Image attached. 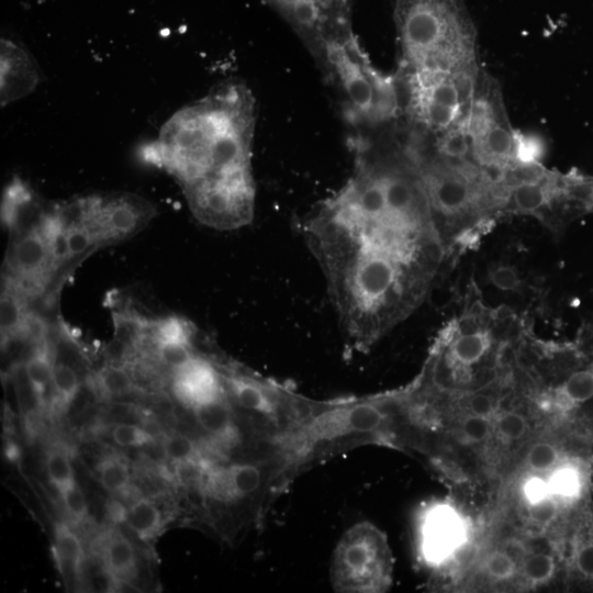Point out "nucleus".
<instances>
[{"label":"nucleus","mask_w":593,"mask_h":593,"mask_svg":"<svg viewBox=\"0 0 593 593\" xmlns=\"http://www.w3.org/2000/svg\"><path fill=\"white\" fill-rule=\"evenodd\" d=\"M163 450L165 456L171 460L175 466L187 462H198L205 469L202 444L184 434L171 433L165 436L163 440Z\"/></svg>","instance_id":"cd10ccee"},{"label":"nucleus","mask_w":593,"mask_h":593,"mask_svg":"<svg viewBox=\"0 0 593 593\" xmlns=\"http://www.w3.org/2000/svg\"><path fill=\"white\" fill-rule=\"evenodd\" d=\"M172 391L187 409L192 410L227 392L223 362L198 353L174 370Z\"/></svg>","instance_id":"dca6fc26"},{"label":"nucleus","mask_w":593,"mask_h":593,"mask_svg":"<svg viewBox=\"0 0 593 593\" xmlns=\"http://www.w3.org/2000/svg\"><path fill=\"white\" fill-rule=\"evenodd\" d=\"M155 208L133 193L89 195L72 200V220L83 222L98 246L114 244L138 233L154 217Z\"/></svg>","instance_id":"ddd939ff"},{"label":"nucleus","mask_w":593,"mask_h":593,"mask_svg":"<svg viewBox=\"0 0 593 593\" xmlns=\"http://www.w3.org/2000/svg\"><path fill=\"white\" fill-rule=\"evenodd\" d=\"M299 227L356 353L369 351L422 304L447 255L405 150L359 144L349 178Z\"/></svg>","instance_id":"f257e3e1"},{"label":"nucleus","mask_w":593,"mask_h":593,"mask_svg":"<svg viewBox=\"0 0 593 593\" xmlns=\"http://www.w3.org/2000/svg\"><path fill=\"white\" fill-rule=\"evenodd\" d=\"M320 47L353 119L366 125H381L399 116L398 76L383 74L373 66L348 21L329 32Z\"/></svg>","instance_id":"0eeeda50"},{"label":"nucleus","mask_w":593,"mask_h":593,"mask_svg":"<svg viewBox=\"0 0 593 593\" xmlns=\"http://www.w3.org/2000/svg\"><path fill=\"white\" fill-rule=\"evenodd\" d=\"M124 521L143 541L154 539L163 528V515L158 506L147 497L135 500L126 510Z\"/></svg>","instance_id":"4be33fe9"},{"label":"nucleus","mask_w":593,"mask_h":593,"mask_svg":"<svg viewBox=\"0 0 593 593\" xmlns=\"http://www.w3.org/2000/svg\"><path fill=\"white\" fill-rule=\"evenodd\" d=\"M198 329L189 320L170 315L152 320L148 337L156 345H193Z\"/></svg>","instance_id":"5701e85b"},{"label":"nucleus","mask_w":593,"mask_h":593,"mask_svg":"<svg viewBox=\"0 0 593 593\" xmlns=\"http://www.w3.org/2000/svg\"><path fill=\"white\" fill-rule=\"evenodd\" d=\"M517 131L510 121L500 83L481 69L466 118L471 159L494 176L515 166Z\"/></svg>","instance_id":"9b49d317"},{"label":"nucleus","mask_w":593,"mask_h":593,"mask_svg":"<svg viewBox=\"0 0 593 593\" xmlns=\"http://www.w3.org/2000/svg\"><path fill=\"white\" fill-rule=\"evenodd\" d=\"M584 209L585 212H593V178L589 177L585 191H584V198H583Z\"/></svg>","instance_id":"72a5a7b5"},{"label":"nucleus","mask_w":593,"mask_h":593,"mask_svg":"<svg viewBox=\"0 0 593 593\" xmlns=\"http://www.w3.org/2000/svg\"><path fill=\"white\" fill-rule=\"evenodd\" d=\"M94 384L104 398L125 396L135 389L130 372L116 365H105L99 369L94 374Z\"/></svg>","instance_id":"a878e982"},{"label":"nucleus","mask_w":593,"mask_h":593,"mask_svg":"<svg viewBox=\"0 0 593 593\" xmlns=\"http://www.w3.org/2000/svg\"><path fill=\"white\" fill-rule=\"evenodd\" d=\"M181 189L193 216L208 227L232 231L253 222L254 176L201 181Z\"/></svg>","instance_id":"f8f14e48"},{"label":"nucleus","mask_w":593,"mask_h":593,"mask_svg":"<svg viewBox=\"0 0 593 593\" xmlns=\"http://www.w3.org/2000/svg\"><path fill=\"white\" fill-rule=\"evenodd\" d=\"M54 354L47 335L40 338L26 358L23 369L36 404L43 406L47 395L52 393Z\"/></svg>","instance_id":"6ab92c4d"},{"label":"nucleus","mask_w":593,"mask_h":593,"mask_svg":"<svg viewBox=\"0 0 593 593\" xmlns=\"http://www.w3.org/2000/svg\"><path fill=\"white\" fill-rule=\"evenodd\" d=\"M481 530L477 516L452 495L419 505L413 523L414 552L429 588L449 590L473 555Z\"/></svg>","instance_id":"423d86ee"},{"label":"nucleus","mask_w":593,"mask_h":593,"mask_svg":"<svg viewBox=\"0 0 593 593\" xmlns=\"http://www.w3.org/2000/svg\"><path fill=\"white\" fill-rule=\"evenodd\" d=\"M111 436L113 441L122 447H142L154 440L153 435L145 428L126 423L114 425L111 429Z\"/></svg>","instance_id":"c756f323"},{"label":"nucleus","mask_w":593,"mask_h":593,"mask_svg":"<svg viewBox=\"0 0 593 593\" xmlns=\"http://www.w3.org/2000/svg\"><path fill=\"white\" fill-rule=\"evenodd\" d=\"M46 471L51 484L58 494L76 484L69 457L59 448H55L48 452L46 458Z\"/></svg>","instance_id":"c85d7f7f"},{"label":"nucleus","mask_w":593,"mask_h":593,"mask_svg":"<svg viewBox=\"0 0 593 593\" xmlns=\"http://www.w3.org/2000/svg\"><path fill=\"white\" fill-rule=\"evenodd\" d=\"M480 70L478 67L460 71L399 72L412 121L434 136L462 123L469 113Z\"/></svg>","instance_id":"1a4fd4ad"},{"label":"nucleus","mask_w":593,"mask_h":593,"mask_svg":"<svg viewBox=\"0 0 593 593\" xmlns=\"http://www.w3.org/2000/svg\"><path fill=\"white\" fill-rule=\"evenodd\" d=\"M40 74L29 52L16 42L1 40V104L29 94L38 83Z\"/></svg>","instance_id":"a211bd4d"},{"label":"nucleus","mask_w":593,"mask_h":593,"mask_svg":"<svg viewBox=\"0 0 593 593\" xmlns=\"http://www.w3.org/2000/svg\"><path fill=\"white\" fill-rule=\"evenodd\" d=\"M45 219L40 225L12 236L3 262V279L30 299L46 291L59 270Z\"/></svg>","instance_id":"4468645a"},{"label":"nucleus","mask_w":593,"mask_h":593,"mask_svg":"<svg viewBox=\"0 0 593 593\" xmlns=\"http://www.w3.org/2000/svg\"><path fill=\"white\" fill-rule=\"evenodd\" d=\"M399 72L478 68V33L465 0H396Z\"/></svg>","instance_id":"20e7f679"},{"label":"nucleus","mask_w":593,"mask_h":593,"mask_svg":"<svg viewBox=\"0 0 593 593\" xmlns=\"http://www.w3.org/2000/svg\"><path fill=\"white\" fill-rule=\"evenodd\" d=\"M59 496L67 514L74 522H81L87 517V502L77 483L60 493Z\"/></svg>","instance_id":"473e14b6"},{"label":"nucleus","mask_w":593,"mask_h":593,"mask_svg":"<svg viewBox=\"0 0 593 593\" xmlns=\"http://www.w3.org/2000/svg\"><path fill=\"white\" fill-rule=\"evenodd\" d=\"M394 558L387 535L369 521L348 527L329 566L332 589L339 593H384L393 583Z\"/></svg>","instance_id":"9d476101"},{"label":"nucleus","mask_w":593,"mask_h":593,"mask_svg":"<svg viewBox=\"0 0 593 593\" xmlns=\"http://www.w3.org/2000/svg\"><path fill=\"white\" fill-rule=\"evenodd\" d=\"M54 545L60 568L78 574L85 561L83 548L79 537L65 523L56 524Z\"/></svg>","instance_id":"b1692460"},{"label":"nucleus","mask_w":593,"mask_h":593,"mask_svg":"<svg viewBox=\"0 0 593 593\" xmlns=\"http://www.w3.org/2000/svg\"><path fill=\"white\" fill-rule=\"evenodd\" d=\"M255 101L240 82L223 83L176 112L142 157L171 175L181 188L254 176Z\"/></svg>","instance_id":"f03ea898"},{"label":"nucleus","mask_w":593,"mask_h":593,"mask_svg":"<svg viewBox=\"0 0 593 593\" xmlns=\"http://www.w3.org/2000/svg\"><path fill=\"white\" fill-rule=\"evenodd\" d=\"M544 146L535 136L517 131L516 160L517 164L530 165L541 163Z\"/></svg>","instance_id":"2f4dec72"},{"label":"nucleus","mask_w":593,"mask_h":593,"mask_svg":"<svg viewBox=\"0 0 593 593\" xmlns=\"http://www.w3.org/2000/svg\"><path fill=\"white\" fill-rule=\"evenodd\" d=\"M99 481L109 493L121 494L131 485V473L125 460L118 456L103 457L96 467Z\"/></svg>","instance_id":"bb28decb"},{"label":"nucleus","mask_w":593,"mask_h":593,"mask_svg":"<svg viewBox=\"0 0 593 593\" xmlns=\"http://www.w3.org/2000/svg\"><path fill=\"white\" fill-rule=\"evenodd\" d=\"M114 340L127 348L141 346L147 338L152 318L132 306L112 310Z\"/></svg>","instance_id":"412c9836"},{"label":"nucleus","mask_w":593,"mask_h":593,"mask_svg":"<svg viewBox=\"0 0 593 593\" xmlns=\"http://www.w3.org/2000/svg\"><path fill=\"white\" fill-rule=\"evenodd\" d=\"M426 192L432 213L446 249L458 242L472 239L492 216L501 214L495 194V176L471 159L455 160L417 146L405 148Z\"/></svg>","instance_id":"39448f33"},{"label":"nucleus","mask_w":593,"mask_h":593,"mask_svg":"<svg viewBox=\"0 0 593 593\" xmlns=\"http://www.w3.org/2000/svg\"><path fill=\"white\" fill-rule=\"evenodd\" d=\"M586 179L579 172L548 169L541 163L516 164L495 176L500 213L528 215L548 223L555 214L585 212Z\"/></svg>","instance_id":"6e6552de"},{"label":"nucleus","mask_w":593,"mask_h":593,"mask_svg":"<svg viewBox=\"0 0 593 593\" xmlns=\"http://www.w3.org/2000/svg\"><path fill=\"white\" fill-rule=\"evenodd\" d=\"M102 561L114 584L127 582L136 573V553L132 542L120 532H113L104 540Z\"/></svg>","instance_id":"aec40b11"},{"label":"nucleus","mask_w":593,"mask_h":593,"mask_svg":"<svg viewBox=\"0 0 593 593\" xmlns=\"http://www.w3.org/2000/svg\"><path fill=\"white\" fill-rule=\"evenodd\" d=\"M489 281L501 291H517L522 286V280L515 267L505 264L493 266L488 273Z\"/></svg>","instance_id":"7c9ffc66"},{"label":"nucleus","mask_w":593,"mask_h":593,"mask_svg":"<svg viewBox=\"0 0 593 593\" xmlns=\"http://www.w3.org/2000/svg\"><path fill=\"white\" fill-rule=\"evenodd\" d=\"M563 589L593 591V503L571 517L563 540Z\"/></svg>","instance_id":"2eb2a0df"},{"label":"nucleus","mask_w":593,"mask_h":593,"mask_svg":"<svg viewBox=\"0 0 593 593\" xmlns=\"http://www.w3.org/2000/svg\"><path fill=\"white\" fill-rule=\"evenodd\" d=\"M80 390L76 370L67 362L54 359L52 379V400L59 411H67Z\"/></svg>","instance_id":"393cba45"},{"label":"nucleus","mask_w":593,"mask_h":593,"mask_svg":"<svg viewBox=\"0 0 593 593\" xmlns=\"http://www.w3.org/2000/svg\"><path fill=\"white\" fill-rule=\"evenodd\" d=\"M523 333H496L495 325L468 313L438 334L414 387L432 395H454L518 381Z\"/></svg>","instance_id":"7ed1b4c3"},{"label":"nucleus","mask_w":593,"mask_h":593,"mask_svg":"<svg viewBox=\"0 0 593 593\" xmlns=\"http://www.w3.org/2000/svg\"><path fill=\"white\" fill-rule=\"evenodd\" d=\"M52 206L45 204L25 182L14 178L3 192L1 221L14 236L40 225Z\"/></svg>","instance_id":"f3484780"},{"label":"nucleus","mask_w":593,"mask_h":593,"mask_svg":"<svg viewBox=\"0 0 593 593\" xmlns=\"http://www.w3.org/2000/svg\"><path fill=\"white\" fill-rule=\"evenodd\" d=\"M403 390V389H402ZM403 418H404V396H403ZM402 428H403V422H402ZM402 428H401V435H402ZM401 435H400V446H399V450H400V447H401Z\"/></svg>","instance_id":"f704fd0d"}]
</instances>
